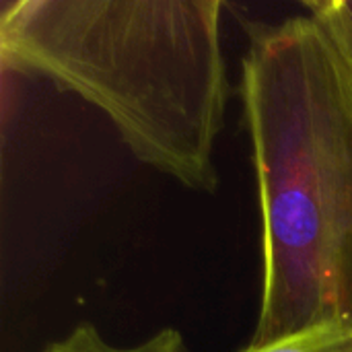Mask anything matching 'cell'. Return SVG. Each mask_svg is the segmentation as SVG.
Returning a JSON list of instances; mask_svg holds the SVG:
<instances>
[{
    "label": "cell",
    "mask_w": 352,
    "mask_h": 352,
    "mask_svg": "<svg viewBox=\"0 0 352 352\" xmlns=\"http://www.w3.org/2000/svg\"><path fill=\"white\" fill-rule=\"evenodd\" d=\"M241 103L260 221L258 349L352 322V82L309 14L248 23Z\"/></svg>",
    "instance_id": "obj_1"
},
{
    "label": "cell",
    "mask_w": 352,
    "mask_h": 352,
    "mask_svg": "<svg viewBox=\"0 0 352 352\" xmlns=\"http://www.w3.org/2000/svg\"><path fill=\"white\" fill-rule=\"evenodd\" d=\"M6 70L47 78L101 109L144 165L214 194L229 103L221 0H12Z\"/></svg>",
    "instance_id": "obj_2"
},
{
    "label": "cell",
    "mask_w": 352,
    "mask_h": 352,
    "mask_svg": "<svg viewBox=\"0 0 352 352\" xmlns=\"http://www.w3.org/2000/svg\"><path fill=\"white\" fill-rule=\"evenodd\" d=\"M41 352H190V349L184 334L175 328H161L138 344L120 346L109 342L93 324L82 322L66 336L50 342Z\"/></svg>",
    "instance_id": "obj_3"
},
{
    "label": "cell",
    "mask_w": 352,
    "mask_h": 352,
    "mask_svg": "<svg viewBox=\"0 0 352 352\" xmlns=\"http://www.w3.org/2000/svg\"><path fill=\"white\" fill-rule=\"evenodd\" d=\"M243 352H352V322H332Z\"/></svg>",
    "instance_id": "obj_4"
},
{
    "label": "cell",
    "mask_w": 352,
    "mask_h": 352,
    "mask_svg": "<svg viewBox=\"0 0 352 352\" xmlns=\"http://www.w3.org/2000/svg\"><path fill=\"white\" fill-rule=\"evenodd\" d=\"M303 8L328 35L352 82V0H307Z\"/></svg>",
    "instance_id": "obj_5"
}]
</instances>
